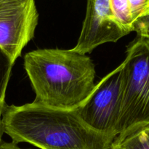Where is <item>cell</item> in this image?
Returning a JSON list of instances; mask_svg holds the SVG:
<instances>
[{
  "mask_svg": "<svg viewBox=\"0 0 149 149\" xmlns=\"http://www.w3.org/2000/svg\"><path fill=\"white\" fill-rule=\"evenodd\" d=\"M148 127H149V126H148Z\"/></svg>",
  "mask_w": 149,
  "mask_h": 149,
  "instance_id": "obj_15",
  "label": "cell"
},
{
  "mask_svg": "<svg viewBox=\"0 0 149 149\" xmlns=\"http://www.w3.org/2000/svg\"><path fill=\"white\" fill-rule=\"evenodd\" d=\"M113 17L118 24L128 33L134 31V20L128 0H110Z\"/></svg>",
  "mask_w": 149,
  "mask_h": 149,
  "instance_id": "obj_8",
  "label": "cell"
},
{
  "mask_svg": "<svg viewBox=\"0 0 149 149\" xmlns=\"http://www.w3.org/2000/svg\"><path fill=\"white\" fill-rule=\"evenodd\" d=\"M1 127L14 143H28L40 149H112L116 139L92 129L76 109L34 103L6 105Z\"/></svg>",
  "mask_w": 149,
  "mask_h": 149,
  "instance_id": "obj_1",
  "label": "cell"
},
{
  "mask_svg": "<svg viewBox=\"0 0 149 149\" xmlns=\"http://www.w3.org/2000/svg\"><path fill=\"white\" fill-rule=\"evenodd\" d=\"M122 65L116 138L149 126V39L138 36L131 42Z\"/></svg>",
  "mask_w": 149,
  "mask_h": 149,
  "instance_id": "obj_3",
  "label": "cell"
},
{
  "mask_svg": "<svg viewBox=\"0 0 149 149\" xmlns=\"http://www.w3.org/2000/svg\"><path fill=\"white\" fill-rule=\"evenodd\" d=\"M0 149H23L20 148L17 146V144L14 143H7V142H1L0 144Z\"/></svg>",
  "mask_w": 149,
  "mask_h": 149,
  "instance_id": "obj_11",
  "label": "cell"
},
{
  "mask_svg": "<svg viewBox=\"0 0 149 149\" xmlns=\"http://www.w3.org/2000/svg\"><path fill=\"white\" fill-rule=\"evenodd\" d=\"M148 13H149V12H148V13H147V14H148ZM147 14H146V15H147Z\"/></svg>",
  "mask_w": 149,
  "mask_h": 149,
  "instance_id": "obj_14",
  "label": "cell"
},
{
  "mask_svg": "<svg viewBox=\"0 0 149 149\" xmlns=\"http://www.w3.org/2000/svg\"><path fill=\"white\" fill-rule=\"evenodd\" d=\"M122 63L95 86L87 100L76 109L79 116L97 132L116 138L121 106Z\"/></svg>",
  "mask_w": 149,
  "mask_h": 149,
  "instance_id": "obj_4",
  "label": "cell"
},
{
  "mask_svg": "<svg viewBox=\"0 0 149 149\" xmlns=\"http://www.w3.org/2000/svg\"><path fill=\"white\" fill-rule=\"evenodd\" d=\"M14 63L11 58L0 48V125L1 124V115L6 106V90Z\"/></svg>",
  "mask_w": 149,
  "mask_h": 149,
  "instance_id": "obj_9",
  "label": "cell"
},
{
  "mask_svg": "<svg viewBox=\"0 0 149 149\" xmlns=\"http://www.w3.org/2000/svg\"><path fill=\"white\" fill-rule=\"evenodd\" d=\"M3 130H2V127H1V124L0 125V144L1 143V142H2V141H1V137H2V135H3Z\"/></svg>",
  "mask_w": 149,
  "mask_h": 149,
  "instance_id": "obj_12",
  "label": "cell"
},
{
  "mask_svg": "<svg viewBox=\"0 0 149 149\" xmlns=\"http://www.w3.org/2000/svg\"><path fill=\"white\" fill-rule=\"evenodd\" d=\"M128 2L134 22L149 12V0H128Z\"/></svg>",
  "mask_w": 149,
  "mask_h": 149,
  "instance_id": "obj_10",
  "label": "cell"
},
{
  "mask_svg": "<svg viewBox=\"0 0 149 149\" xmlns=\"http://www.w3.org/2000/svg\"><path fill=\"white\" fill-rule=\"evenodd\" d=\"M127 34L113 17L110 0H87L82 29L72 49L86 55L103 44L116 42Z\"/></svg>",
  "mask_w": 149,
  "mask_h": 149,
  "instance_id": "obj_6",
  "label": "cell"
},
{
  "mask_svg": "<svg viewBox=\"0 0 149 149\" xmlns=\"http://www.w3.org/2000/svg\"><path fill=\"white\" fill-rule=\"evenodd\" d=\"M145 39H149V33H148V34L146 35V36H145Z\"/></svg>",
  "mask_w": 149,
  "mask_h": 149,
  "instance_id": "obj_13",
  "label": "cell"
},
{
  "mask_svg": "<svg viewBox=\"0 0 149 149\" xmlns=\"http://www.w3.org/2000/svg\"><path fill=\"white\" fill-rule=\"evenodd\" d=\"M38 18L35 0H0V48L14 63L34 36Z\"/></svg>",
  "mask_w": 149,
  "mask_h": 149,
  "instance_id": "obj_5",
  "label": "cell"
},
{
  "mask_svg": "<svg viewBox=\"0 0 149 149\" xmlns=\"http://www.w3.org/2000/svg\"><path fill=\"white\" fill-rule=\"evenodd\" d=\"M24 68L36 94L33 103L46 107L77 109L95 86L91 58L72 49L31 51L25 55Z\"/></svg>",
  "mask_w": 149,
  "mask_h": 149,
  "instance_id": "obj_2",
  "label": "cell"
},
{
  "mask_svg": "<svg viewBox=\"0 0 149 149\" xmlns=\"http://www.w3.org/2000/svg\"><path fill=\"white\" fill-rule=\"evenodd\" d=\"M112 149H149V127L140 128L116 138Z\"/></svg>",
  "mask_w": 149,
  "mask_h": 149,
  "instance_id": "obj_7",
  "label": "cell"
}]
</instances>
